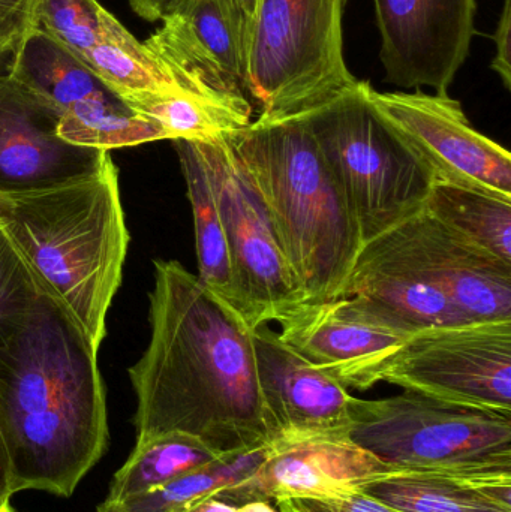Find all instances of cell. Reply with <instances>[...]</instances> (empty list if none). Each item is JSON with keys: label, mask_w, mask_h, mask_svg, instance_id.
I'll return each mask as SVG.
<instances>
[{"label": "cell", "mask_w": 511, "mask_h": 512, "mask_svg": "<svg viewBox=\"0 0 511 512\" xmlns=\"http://www.w3.org/2000/svg\"><path fill=\"white\" fill-rule=\"evenodd\" d=\"M150 340L128 370L137 441L183 433L221 453L270 441L252 330L179 261H155Z\"/></svg>", "instance_id": "6da1fadb"}, {"label": "cell", "mask_w": 511, "mask_h": 512, "mask_svg": "<svg viewBox=\"0 0 511 512\" xmlns=\"http://www.w3.org/2000/svg\"><path fill=\"white\" fill-rule=\"evenodd\" d=\"M98 352L71 313L41 291L0 346V427L14 495L69 498L104 456L110 433Z\"/></svg>", "instance_id": "7a4b0ae2"}, {"label": "cell", "mask_w": 511, "mask_h": 512, "mask_svg": "<svg viewBox=\"0 0 511 512\" xmlns=\"http://www.w3.org/2000/svg\"><path fill=\"white\" fill-rule=\"evenodd\" d=\"M0 230L39 291L101 348L129 245L113 159L86 179L0 197Z\"/></svg>", "instance_id": "3957f363"}, {"label": "cell", "mask_w": 511, "mask_h": 512, "mask_svg": "<svg viewBox=\"0 0 511 512\" xmlns=\"http://www.w3.org/2000/svg\"><path fill=\"white\" fill-rule=\"evenodd\" d=\"M227 141L263 201L302 304L344 297L362 242L305 117L258 116Z\"/></svg>", "instance_id": "277c9868"}, {"label": "cell", "mask_w": 511, "mask_h": 512, "mask_svg": "<svg viewBox=\"0 0 511 512\" xmlns=\"http://www.w3.org/2000/svg\"><path fill=\"white\" fill-rule=\"evenodd\" d=\"M372 89L359 80L302 113L356 222L362 248L419 215L435 182L431 165L377 110Z\"/></svg>", "instance_id": "5b68a950"}, {"label": "cell", "mask_w": 511, "mask_h": 512, "mask_svg": "<svg viewBox=\"0 0 511 512\" xmlns=\"http://www.w3.org/2000/svg\"><path fill=\"white\" fill-rule=\"evenodd\" d=\"M348 0H258L248 51L260 117L296 116L357 83L345 62Z\"/></svg>", "instance_id": "8992f818"}, {"label": "cell", "mask_w": 511, "mask_h": 512, "mask_svg": "<svg viewBox=\"0 0 511 512\" xmlns=\"http://www.w3.org/2000/svg\"><path fill=\"white\" fill-rule=\"evenodd\" d=\"M350 438L396 471L511 472V417L404 391L354 399Z\"/></svg>", "instance_id": "52a82bcc"}, {"label": "cell", "mask_w": 511, "mask_h": 512, "mask_svg": "<svg viewBox=\"0 0 511 512\" xmlns=\"http://www.w3.org/2000/svg\"><path fill=\"white\" fill-rule=\"evenodd\" d=\"M383 381L511 417V319L419 331L399 349Z\"/></svg>", "instance_id": "ba28073f"}, {"label": "cell", "mask_w": 511, "mask_h": 512, "mask_svg": "<svg viewBox=\"0 0 511 512\" xmlns=\"http://www.w3.org/2000/svg\"><path fill=\"white\" fill-rule=\"evenodd\" d=\"M195 144L209 171L224 221L240 315L252 330L270 322L279 324L302 306V295L263 201L227 137Z\"/></svg>", "instance_id": "9c48e42d"}, {"label": "cell", "mask_w": 511, "mask_h": 512, "mask_svg": "<svg viewBox=\"0 0 511 512\" xmlns=\"http://www.w3.org/2000/svg\"><path fill=\"white\" fill-rule=\"evenodd\" d=\"M11 77L56 108L59 135L68 143L111 152L164 140L153 123L39 27L18 47Z\"/></svg>", "instance_id": "30bf717a"}, {"label": "cell", "mask_w": 511, "mask_h": 512, "mask_svg": "<svg viewBox=\"0 0 511 512\" xmlns=\"http://www.w3.org/2000/svg\"><path fill=\"white\" fill-rule=\"evenodd\" d=\"M251 32L252 24L234 0H185L144 45L188 92L249 101Z\"/></svg>", "instance_id": "8fae6325"}, {"label": "cell", "mask_w": 511, "mask_h": 512, "mask_svg": "<svg viewBox=\"0 0 511 512\" xmlns=\"http://www.w3.org/2000/svg\"><path fill=\"white\" fill-rule=\"evenodd\" d=\"M281 337L312 366L345 388L366 391L383 381L414 333L357 297L302 304L284 321Z\"/></svg>", "instance_id": "7c38bea8"}, {"label": "cell", "mask_w": 511, "mask_h": 512, "mask_svg": "<svg viewBox=\"0 0 511 512\" xmlns=\"http://www.w3.org/2000/svg\"><path fill=\"white\" fill-rule=\"evenodd\" d=\"M372 102L425 158L435 180L477 186L511 197L509 150L473 128L461 102L416 90L377 92Z\"/></svg>", "instance_id": "4fadbf2b"}, {"label": "cell", "mask_w": 511, "mask_h": 512, "mask_svg": "<svg viewBox=\"0 0 511 512\" xmlns=\"http://www.w3.org/2000/svg\"><path fill=\"white\" fill-rule=\"evenodd\" d=\"M386 81L449 95L470 54L477 0H374Z\"/></svg>", "instance_id": "5bb4252c"}, {"label": "cell", "mask_w": 511, "mask_h": 512, "mask_svg": "<svg viewBox=\"0 0 511 512\" xmlns=\"http://www.w3.org/2000/svg\"><path fill=\"white\" fill-rule=\"evenodd\" d=\"M398 472L350 435L279 438L267 442L263 462L249 477L215 498L236 507L284 498H344Z\"/></svg>", "instance_id": "9a60e30c"}, {"label": "cell", "mask_w": 511, "mask_h": 512, "mask_svg": "<svg viewBox=\"0 0 511 512\" xmlns=\"http://www.w3.org/2000/svg\"><path fill=\"white\" fill-rule=\"evenodd\" d=\"M56 108L11 75L0 77V197L30 194L99 173L110 152L68 143Z\"/></svg>", "instance_id": "2e32d148"}, {"label": "cell", "mask_w": 511, "mask_h": 512, "mask_svg": "<svg viewBox=\"0 0 511 512\" xmlns=\"http://www.w3.org/2000/svg\"><path fill=\"white\" fill-rule=\"evenodd\" d=\"M252 340L270 441L350 435L356 397L344 385L312 366L269 324L255 328Z\"/></svg>", "instance_id": "e0dca14e"}, {"label": "cell", "mask_w": 511, "mask_h": 512, "mask_svg": "<svg viewBox=\"0 0 511 512\" xmlns=\"http://www.w3.org/2000/svg\"><path fill=\"white\" fill-rule=\"evenodd\" d=\"M383 236L443 286L471 322L510 321L511 264L465 242L426 209Z\"/></svg>", "instance_id": "ac0fdd59"}, {"label": "cell", "mask_w": 511, "mask_h": 512, "mask_svg": "<svg viewBox=\"0 0 511 512\" xmlns=\"http://www.w3.org/2000/svg\"><path fill=\"white\" fill-rule=\"evenodd\" d=\"M344 297H357L411 333L471 322L443 286L384 236L357 256Z\"/></svg>", "instance_id": "d6986e66"}, {"label": "cell", "mask_w": 511, "mask_h": 512, "mask_svg": "<svg viewBox=\"0 0 511 512\" xmlns=\"http://www.w3.org/2000/svg\"><path fill=\"white\" fill-rule=\"evenodd\" d=\"M363 492L404 512H511V472H398Z\"/></svg>", "instance_id": "ffe728a7"}, {"label": "cell", "mask_w": 511, "mask_h": 512, "mask_svg": "<svg viewBox=\"0 0 511 512\" xmlns=\"http://www.w3.org/2000/svg\"><path fill=\"white\" fill-rule=\"evenodd\" d=\"M173 143L194 215L198 280L240 313L233 259L209 171L194 141L176 140Z\"/></svg>", "instance_id": "44dd1931"}, {"label": "cell", "mask_w": 511, "mask_h": 512, "mask_svg": "<svg viewBox=\"0 0 511 512\" xmlns=\"http://www.w3.org/2000/svg\"><path fill=\"white\" fill-rule=\"evenodd\" d=\"M425 209L465 242L511 264V197L435 180Z\"/></svg>", "instance_id": "7402d4cb"}, {"label": "cell", "mask_w": 511, "mask_h": 512, "mask_svg": "<svg viewBox=\"0 0 511 512\" xmlns=\"http://www.w3.org/2000/svg\"><path fill=\"white\" fill-rule=\"evenodd\" d=\"M80 60L126 102L150 95L191 93L114 15L98 44Z\"/></svg>", "instance_id": "603a6c76"}, {"label": "cell", "mask_w": 511, "mask_h": 512, "mask_svg": "<svg viewBox=\"0 0 511 512\" xmlns=\"http://www.w3.org/2000/svg\"><path fill=\"white\" fill-rule=\"evenodd\" d=\"M231 454L221 453L200 439L183 433H165L137 441L131 456L114 475L108 499L126 501L152 492Z\"/></svg>", "instance_id": "cb8c5ba5"}, {"label": "cell", "mask_w": 511, "mask_h": 512, "mask_svg": "<svg viewBox=\"0 0 511 512\" xmlns=\"http://www.w3.org/2000/svg\"><path fill=\"white\" fill-rule=\"evenodd\" d=\"M267 444L224 457L206 468L189 472L152 492L122 501L129 512H177L204 496L240 483L258 468Z\"/></svg>", "instance_id": "d4e9b609"}, {"label": "cell", "mask_w": 511, "mask_h": 512, "mask_svg": "<svg viewBox=\"0 0 511 512\" xmlns=\"http://www.w3.org/2000/svg\"><path fill=\"white\" fill-rule=\"evenodd\" d=\"M111 17L98 0H36L39 29L78 59L95 47Z\"/></svg>", "instance_id": "484cf974"}, {"label": "cell", "mask_w": 511, "mask_h": 512, "mask_svg": "<svg viewBox=\"0 0 511 512\" xmlns=\"http://www.w3.org/2000/svg\"><path fill=\"white\" fill-rule=\"evenodd\" d=\"M38 295L35 280L0 230V346L21 327Z\"/></svg>", "instance_id": "4316f807"}, {"label": "cell", "mask_w": 511, "mask_h": 512, "mask_svg": "<svg viewBox=\"0 0 511 512\" xmlns=\"http://www.w3.org/2000/svg\"><path fill=\"white\" fill-rule=\"evenodd\" d=\"M275 507L278 512H404L365 492L336 499L284 498Z\"/></svg>", "instance_id": "83f0119b"}, {"label": "cell", "mask_w": 511, "mask_h": 512, "mask_svg": "<svg viewBox=\"0 0 511 512\" xmlns=\"http://www.w3.org/2000/svg\"><path fill=\"white\" fill-rule=\"evenodd\" d=\"M38 29L36 0H0V44L17 53L21 42Z\"/></svg>", "instance_id": "f1b7e54d"}, {"label": "cell", "mask_w": 511, "mask_h": 512, "mask_svg": "<svg viewBox=\"0 0 511 512\" xmlns=\"http://www.w3.org/2000/svg\"><path fill=\"white\" fill-rule=\"evenodd\" d=\"M510 35H511V0H503L500 20H498L497 30H495L492 39L495 41L497 53L492 60L491 68L500 75L506 89L511 87V66H510Z\"/></svg>", "instance_id": "f546056e"}, {"label": "cell", "mask_w": 511, "mask_h": 512, "mask_svg": "<svg viewBox=\"0 0 511 512\" xmlns=\"http://www.w3.org/2000/svg\"><path fill=\"white\" fill-rule=\"evenodd\" d=\"M177 512H278V510L272 507V502L263 501L249 502V504L236 507V505H230L215 498V493H213V495L204 496V498L191 502Z\"/></svg>", "instance_id": "4dcf8cb0"}, {"label": "cell", "mask_w": 511, "mask_h": 512, "mask_svg": "<svg viewBox=\"0 0 511 512\" xmlns=\"http://www.w3.org/2000/svg\"><path fill=\"white\" fill-rule=\"evenodd\" d=\"M185 0H129L135 14L147 21L164 20L173 14Z\"/></svg>", "instance_id": "1f68e13d"}, {"label": "cell", "mask_w": 511, "mask_h": 512, "mask_svg": "<svg viewBox=\"0 0 511 512\" xmlns=\"http://www.w3.org/2000/svg\"><path fill=\"white\" fill-rule=\"evenodd\" d=\"M12 496H14V490H12L11 462H9L8 448L0 427V511L11 505L9 501Z\"/></svg>", "instance_id": "d6a6232c"}, {"label": "cell", "mask_w": 511, "mask_h": 512, "mask_svg": "<svg viewBox=\"0 0 511 512\" xmlns=\"http://www.w3.org/2000/svg\"><path fill=\"white\" fill-rule=\"evenodd\" d=\"M15 54L8 48L0 44V77L11 75L12 63H14Z\"/></svg>", "instance_id": "836d02e7"}, {"label": "cell", "mask_w": 511, "mask_h": 512, "mask_svg": "<svg viewBox=\"0 0 511 512\" xmlns=\"http://www.w3.org/2000/svg\"><path fill=\"white\" fill-rule=\"evenodd\" d=\"M234 2H236V5L239 6V9L243 12V15L248 18L249 23L254 26L255 9H257L258 0H234Z\"/></svg>", "instance_id": "e575fe53"}, {"label": "cell", "mask_w": 511, "mask_h": 512, "mask_svg": "<svg viewBox=\"0 0 511 512\" xmlns=\"http://www.w3.org/2000/svg\"><path fill=\"white\" fill-rule=\"evenodd\" d=\"M96 512H129L126 505L122 501H114V499H105L98 507Z\"/></svg>", "instance_id": "d590c367"}, {"label": "cell", "mask_w": 511, "mask_h": 512, "mask_svg": "<svg viewBox=\"0 0 511 512\" xmlns=\"http://www.w3.org/2000/svg\"><path fill=\"white\" fill-rule=\"evenodd\" d=\"M3 512H17V511L12 510L11 505H9V507H6L5 510H3Z\"/></svg>", "instance_id": "8d00e7d4"}, {"label": "cell", "mask_w": 511, "mask_h": 512, "mask_svg": "<svg viewBox=\"0 0 511 512\" xmlns=\"http://www.w3.org/2000/svg\"><path fill=\"white\" fill-rule=\"evenodd\" d=\"M0 512H3V511H0Z\"/></svg>", "instance_id": "74e56055"}]
</instances>
